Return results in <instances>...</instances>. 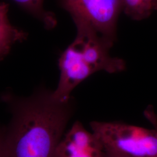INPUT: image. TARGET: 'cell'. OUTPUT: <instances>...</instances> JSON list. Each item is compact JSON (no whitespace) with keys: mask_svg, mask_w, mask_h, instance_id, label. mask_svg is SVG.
Wrapping results in <instances>:
<instances>
[{"mask_svg":"<svg viewBox=\"0 0 157 157\" xmlns=\"http://www.w3.org/2000/svg\"><path fill=\"white\" fill-rule=\"evenodd\" d=\"M122 11L135 21L148 17L157 10V0H121Z\"/></svg>","mask_w":157,"mask_h":157,"instance_id":"cell-7","label":"cell"},{"mask_svg":"<svg viewBox=\"0 0 157 157\" xmlns=\"http://www.w3.org/2000/svg\"><path fill=\"white\" fill-rule=\"evenodd\" d=\"M107 152V157H126L119 154H117L115 153H113L111 152Z\"/></svg>","mask_w":157,"mask_h":157,"instance_id":"cell-9","label":"cell"},{"mask_svg":"<svg viewBox=\"0 0 157 157\" xmlns=\"http://www.w3.org/2000/svg\"><path fill=\"white\" fill-rule=\"evenodd\" d=\"M24 11L35 17L47 29H52L56 24L55 15L44 8V0H11Z\"/></svg>","mask_w":157,"mask_h":157,"instance_id":"cell-6","label":"cell"},{"mask_svg":"<svg viewBox=\"0 0 157 157\" xmlns=\"http://www.w3.org/2000/svg\"><path fill=\"white\" fill-rule=\"evenodd\" d=\"M9 8L8 3H0V61L8 55L13 44L26 39L28 35L11 24L8 17Z\"/></svg>","mask_w":157,"mask_h":157,"instance_id":"cell-5","label":"cell"},{"mask_svg":"<svg viewBox=\"0 0 157 157\" xmlns=\"http://www.w3.org/2000/svg\"><path fill=\"white\" fill-rule=\"evenodd\" d=\"M0 157H8L6 141V129H0Z\"/></svg>","mask_w":157,"mask_h":157,"instance_id":"cell-8","label":"cell"},{"mask_svg":"<svg viewBox=\"0 0 157 157\" xmlns=\"http://www.w3.org/2000/svg\"><path fill=\"white\" fill-rule=\"evenodd\" d=\"M90 126L107 151L126 157H157V128L101 121H93Z\"/></svg>","mask_w":157,"mask_h":157,"instance_id":"cell-2","label":"cell"},{"mask_svg":"<svg viewBox=\"0 0 157 157\" xmlns=\"http://www.w3.org/2000/svg\"><path fill=\"white\" fill-rule=\"evenodd\" d=\"M107 152L100 140L80 122L73 124L60 141L56 157H107Z\"/></svg>","mask_w":157,"mask_h":157,"instance_id":"cell-4","label":"cell"},{"mask_svg":"<svg viewBox=\"0 0 157 157\" xmlns=\"http://www.w3.org/2000/svg\"><path fill=\"white\" fill-rule=\"evenodd\" d=\"M75 25L83 24L113 44L117 25L122 11L121 0H59Z\"/></svg>","mask_w":157,"mask_h":157,"instance_id":"cell-3","label":"cell"},{"mask_svg":"<svg viewBox=\"0 0 157 157\" xmlns=\"http://www.w3.org/2000/svg\"><path fill=\"white\" fill-rule=\"evenodd\" d=\"M3 100L12 114L6 129L8 157H56L71 117V101L58 102L43 89L26 98L7 94Z\"/></svg>","mask_w":157,"mask_h":157,"instance_id":"cell-1","label":"cell"}]
</instances>
